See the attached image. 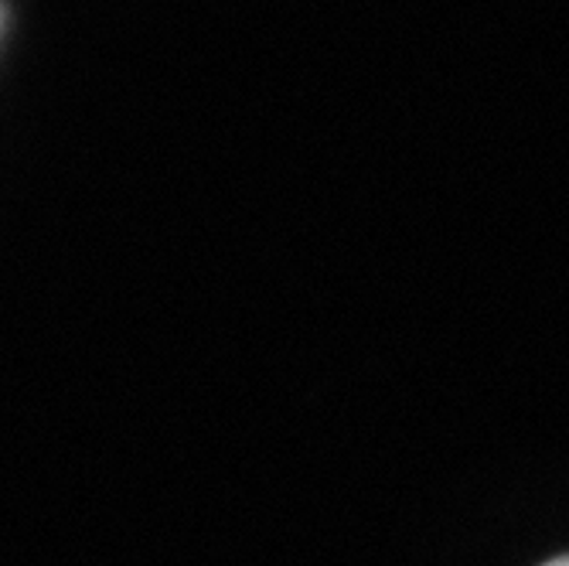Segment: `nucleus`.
I'll return each mask as SVG.
<instances>
[{"label": "nucleus", "mask_w": 569, "mask_h": 566, "mask_svg": "<svg viewBox=\"0 0 569 566\" xmlns=\"http://www.w3.org/2000/svg\"><path fill=\"white\" fill-rule=\"evenodd\" d=\"M546 566H569V556H559V559H552V563H546Z\"/></svg>", "instance_id": "nucleus-1"}]
</instances>
